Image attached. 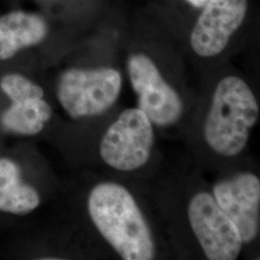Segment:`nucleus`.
Listing matches in <instances>:
<instances>
[{"instance_id":"8","label":"nucleus","mask_w":260,"mask_h":260,"mask_svg":"<svg viewBox=\"0 0 260 260\" xmlns=\"http://www.w3.org/2000/svg\"><path fill=\"white\" fill-rule=\"evenodd\" d=\"M191 34V46L198 55L220 54L240 27L248 10L247 0H209Z\"/></svg>"},{"instance_id":"6","label":"nucleus","mask_w":260,"mask_h":260,"mask_svg":"<svg viewBox=\"0 0 260 260\" xmlns=\"http://www.w3.org/2000/svg\"><path fill=\"white\" fill-rule=\"evenodd\" d=\"M127 70L130 83L138 98V108L151 123L167 126L177 122L183 111L182 101L153 61L145 54H134L127 61Z\"/></svg>"},{"instance_id":"2","label":"nucleus","mask_w":260,"mask_h":260,"mask_svg":"<svg viewBox=\"0 0 260 260\" xmlns=\"http://www.w3.org/2000/svg\"><path fill=\"white\" fill-rule=\"evenodd\" d=\"M259 117V106L249 85L237 76L222 79L215 89L205 124V138L215 152L233 157L247 146Z\"/></svg>"},{"instance_id":"13","label":"nucleus","mask_w":260,"mask_h":260,"mask_svg":"<svg viewBox=\"0 0 260 260\" xmlns=\"http://www.w3.org/2000/svg\"><path fill=\"white\" fill-rule=\"evenodd\" d=\"M190 5L196 8H203L209 0H186Z\"/></svg>"},{"instance_id":"5","label":"nucleus","mask_w":260,"mask_h":260,"mask_svg":"<svg viewBox=\"0 0 260 260\" xmlns=\"http://www.w3.org/2000/svg\"><path fill=\"white\" fill-rule=\"evenodd\" d=\"M191 229L205 256L210 260H234L241 252V235L233 221L207 192L196 194L188 205Z\"/></svg>"},{"instance_id":"11","label":"nucleus","mask_w":260,"mask_h":260,"mask_svg":"<svg viewBox=\"0 0 260 260\" xmlns=\"http://www.w3.org/2000/svg\"><path fill=\"white\" fill-rule=\"evenodd\" d=\"M51 117V106L44 99H33L12 103L1 114L0 124L9 133L32 136L44 129Z\"/></svg>"},{"instance_id":"3","label":"nucleus","mask_w":260,"mask_h":260,"mask_svg":"<svg viewBox=\"0 0 260 260\" xmlns=\"http://www.w3.org/2000/svg\"><path fill=\"white\" fill-rule=\"evenodd\" d=\"M121 74L112 68L70 69L58 80L57 98L73 119L101 115L117 102Z\"/></svg>"},{"instance_id":"9","label":"nucleus","mask_w":260,"mask_h":260,"mask_svg":"<svg viewBox=\"0 0 260 260\" xmlns=\"http://www.w3.org/2000/svg\"><path fill=\"white\" fill-rule=\"evenodd\" d=\"M48 33L41 15L15 11L0 17V60L13 58L20 50L41 44Z\"/></svg>"},{"instance_id":"12","label":"nucleus","mask_w":260,"mask_h":260,"mask_svg":"<svg viewBox=\"0 0 260 260\" xmlns=\"http://www.w3.org/2000/svg\"><path fill=\"white\" fill-rule=\"evenodd\" d=\"M0 88L12 103L44 99L43 88L24 75L8 74L0 79Z\"/></svg>"},{"instance_id":"7","label":"nucleus","mask_w":260,"mask_h":260,"mask_svg":"<svg viewBox=\"0 0 260 260\" xmlns=\"http://www.w3.org/2000/svg\"><path fill=\"white\" fill-rule=\"evenodd\" d=\"M212 196L238 229L243 243L253 241L259 233V178L251 173L238 174L219 181Z\"/></svg>"},{"instance_id":"1","label":"nucleus","mask_w":260,"mask_h":260,"mask_svg":"<svg viewBox=\"0 0 260 260\" xmlns=\"http://www.w3.org/2000/svg\"><path fill=\"white\" fill-rule=\"evenodd\" d=\"M88 211L96 230L122 259L155 257L149 223L125 187L115 182L94 186L88 198Z\"/></svg>"},{"instance_id":"4","label":"nucleus","mask_w":260,"mask_h":260,"mask_svg":"<svg viewBox=\"0 0 260 260\" xmlns=\"http://www.w3.org/2000/svg\"><path fill=\"white\" fill-rule=\"evenodd\" d=\"M153 144L154 131L148 116L139 108H129L106 130L100 152L108 166L131 172L147 164Z\"/></svg>"},{"instance_id":"10","label":"nucleus","mask_w":260,"mask_h":260,"mask_svg":"<svg viewBox=\"0 0 260 260\" xmlns=\"http://www.w3.org/2000/svg\"><path fill=\"white\" fill-rule=\"evenodd\" d=\"M40 204L37 190L22 181L18 163L0 158V211L23 216L34 211Z\"/></svg>"}]
</instances>
